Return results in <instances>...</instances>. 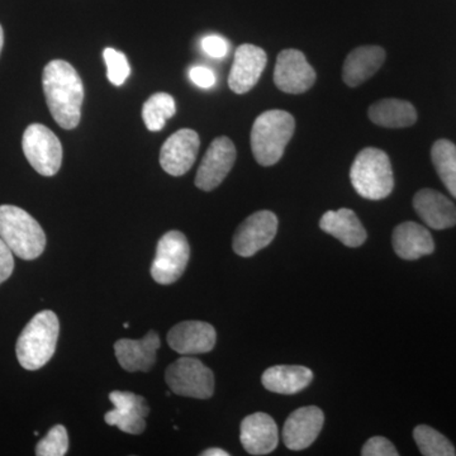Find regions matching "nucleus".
<instances>
[{"mask_svg": "<svg viewBox=\"0 0 456 456\" xmlns=\"http://www.w3.org/2000/svg\"><path fill=\"white\" fill-rule=\"evenodd\" d=\"M413 437L419 452L425 456H454L455 448L439 431L428 425L417 426Z\"/></svg>", "mask_w": 456, "mask_h": 456, "instance_id": "27", "label": "nucleus"}, {"mask_svg": "<svg viewBox=\"0 0 456 456\" xmlns=\"http://www.w3.org/2000/svg\"><path fill=\"white\" fill-rule=\"evenodd\" d=\"M369 118L374 125L386 128H406L415 125L417 112L410 102L401 99H383L371 104Z\"/></svg>", "mask_w": 456, "mask_h": 456, "instance_id": "24", "label": "nucleus"}, {"mask_svg": "<svg viewBox=\"0 0 456 456\" xmlns=\"http://www.w3.org/2000/svg\"><path fill=\"white\" fill-rule=\"evenodd\" d=\"M23 152L40 175L53 176L61 167L62 146L55 134L41 123L28 126L22 139Z\"/></svg>", "mask_w": 456, "mask_h": 456, "instance_id": "7", "label": "nucleus"}, {"mask_svg": "<svg viewBox=\"0 0 456 456\" xmlns=\"http://www.w3.org/2000/svg\"><path fill=\"white\" fill-rule=\"evenodd\" d=\"M200 455H203V456H228L230 454H228L227 452H224V450L218 449V448H212V449L206 450V452H203L202 454H200Z\"/></svg>", "mask_w": 456, "mask_h": 456, "instance_id": "34", "label": "nucleus"}, {"mask_svg": "<svg viewBox=\"0 0 456 456\" xmlns=\"http://www.w3.org/2000/svg\"><path fill=\"white\" fill-rule=\"evenodd\" d=\"M392 241L395 254L404 260H417L435 250L430 231L416 222H404L395 227Z\"/></svg>", "mask_w": 456, "mask_h": 456, "instance_id": "21", "label": "nucleus"}, {"mask_svg": "<svg viewBox=\"0 0 456 456\" xmlns=\"http://www.w3.org/2000/svg\"><path fill=\"white\" fill-rule=\"evenodd\" d=\"M176 112L175 101L167 93H156L145 102L142 107V118L147 130H163L165 123Z\"/></svg>", "mask_w": 456, "mask_h": 456, "instance_id": "26", "label": "nucleus"}, {"mask_svg": "<svg viewBox=\"0 0 456 456\" xmlns=\"http://www.w3.org/2000/svg\"><path fill=\"white\" fill-rule=\"evenodd\" d=\"M235 161L236 147L232 141L226 136L213 140L197 171V188L204 191L217 188L226 179Z\"/></svg>", "mask_w": 456, "mask_h": 456, "instance_id": "10", "label": "nucleus"}, {"mask_svg": "<svg viewBox=\"0 0 456 456\" xmlns=\"http://www.w3.org/2000/svg\"><path fill=\"white\" fill-rule=\"evenodd\" d=\"M0 239L23 260L37 259L46 248L40 224L25 209L9 204L0 206Z\"/></svg>", "mask_w": 456, "mask_h": 456, "instance_id": "4", "label": "nucleus"}, {"mask_svg": "<svg viewBox=\"0 0 456 456\" xmlns=\"http://www.w3.org/2000/svg\"><path fill=\"white\" fill-rule=\"evenodd\" d=\"M316 82V71L308 64L305 53L298 50H284L278 55L274 83L288 94H302Z\"/></svg>", "mask_w": 456, "mask_h": 456, "instance_id": "11", "label": "nucleus"}, {"mask_svg": "<svg viewBox=\"0 0 456 456\" xmlns=\"http://www.w3.org/2000/svg\"><path fill=\"white\" fill-rule=\"evenodd\" d=\"M296 130V121L285 110H268L261 113L251 130V150L255 160L263 167H272L281 160L285 147Z\"/></svg>", "mask_w": 456, "mask_h": 456, "instance_id": "2", "label": "nucleus"}, {"mask_svg": "<svg viewBox=\"0 0 456 456\" xmlns=\"http://www.w3.org/2000/svg\"><path fill=\"white\" fill-rule=\"evenodd\" d=\"M110 399L114 408L104 416L108 425L117 426L126 434L140 435L145 431V419L150 413L145 398L131 392L114 391Z\"/></svg>", "mask_w": 456, "mask_h": 456, "instance_id": "13", "label": "nucleus"}, {"mask_svg": "<svg viewBox=\"0 0 456 456\" xmlns=\"http://www.w3.org/2000/svg\"><path fill=\"white\" fill-rule=\"evenodd\" d=\"M386 61V51L380 46H362L351 51L342 68V79L345 84L356 88L371 77Z\"/></svg>", "mask_w": 456, "mask_h": 456, "instance_id": "20", "label": "nucleus"}, {"mask_svg": "<svg viewBox=\"0 0 456 456\" xmlns=\"http://www.w3.org/2000/svg\"><path fill=\"white\" fill-rule=\"evenodd\" d=\"M103 59L107 65L108 80L116 86H121L130 77L131 68L125 53L107 47L103 51Z\"/></svg>", "mask_w": 456, "mask_h": 456, "instance_id": "29", "label": "nucleus"}, {"mask_svg": "<svg viewBox=\"0 0 456 456\" xmlns=\"http://www.w3.org/2000/svg\"><path fill=\"white\" fill-rule=\"evenodd\" d=\"M200 140L196 131L183 128L171 134L160 150V165L167 174L182 176L196 163Z\"/></svg>", "mask_w": 456, "mask_h": 456, "instance_id": "12", "label": "nucleus"}, {"mask_svg": "<svg viewBox=\"0 0 456 456\" xmlns=\"http://www.w3.org/2000/svg\"><path fill=\"white\" fill-rule=\"evenodd\" d=\"M165 380L182 397L208 399L215 392V375L200 360L183 356L167 367Z\"/></svg>", "mask_w": 456, "mask_h": 456, "instance_id": "6", "label": "nucleus"}, {"mask_svg": "<svg viewBox=\"0 0 456 456\" xmlns=\"http://www.w3.org/2000/svg\"><path fill=\"white\" fill-rule=\"evenodd\" d=\"M3 45H4V32H3V27L0 26V53H2Z\"/></svg>", "mask_w": 456, "mask_h": 456, "instance_id": "35", "label": "nucleus"}, {"mask_svg": "<svg viewBox=\"0 0 456 456\" xmlns=\"http://www.w3.org/2000/svg\"><path fill=\"white\" fill-rule=\"evenodd\" d=\"M314 380L311 369L299 365H275L266 369L261 378L263 386L279 395H296L307 388Z\"/></svg>", "mask_w": 456, "mask_h": 456, "instance_id": "23", "label": "nucleus"}, {"mask_svg": "<svg viewBox=\"0 0 456 456\" xmlns=\"http://www.w3.org/2000/svg\"><path fill=\"white\" fill-rule=\"evenodd\" d=\"M202 49L207 55L215 57V59H222L227 55L228 44L221 36H207L202 40Z\"/></svg>", "mask_w": 456, "mask_h": 456, "instance_id": "31", "label": "nucleus"}, {"mask_svg": "<svg viewBox=\"0 0 456 456\" xmlns=\"http://www.w3.org/2000/svg\"><path fill=\"white\" fill-rule=\"evenodd\" d=\"M362 456H398L399 452L395 445L382 436L371 437L367 441L362 450Z\"/></svg>", "mask_w": 456, "mask_h": 456, "instance_id": "30", "label": "nucleus"}, {"mask_svg": "<svg viewBox=\"0 0 456 456\" xmlns=\"http://www.w3.org/2000/svg\"><path fill=\"white\" fill-rule=\"evenodd\" d=\"M417 215L428 227L446 230L456 224L455 204L434 189H422L413 198Z\"/></svg>", "mask_w": 456, "mask_h": 456, "instance_id": "19", "label": "nucleus"}, {"mask_svg": "<svg viewBox=\"0 0 456 456\" xmlns=\"http://www.w3.org/2000/svg\"><path fill=\"white\" fill-rule=\"evenodd\" d=\"M350 180L359 196L365 200H380L388 197L395 188L388 155L375 147L362 150L351 167Z\"/></svg>", "mask_w": 456, "mask_h": 456, "instance_id": "5", "label": "nucleus"}, {"mask_svg": "<svg viewBox=\"0 0 456 456\" xmlns=\"http://www.w3.org/2000/svg\"><path fill=\"white\" fill-rule=\"evenodd\" d=\"M68 431L62 425L53 426L49 434L36 446V455L38 456H62L68 452Z\"/></svg>", "mask_w": 456, "mask_h": 456, "instance_id": "28", "label": "nucleus"}, {"mask_svg": "<svg viewBox=\"0 0 456 456\" xmlns=\"http://www.w3.org/2000/svg\"><path fill=\"white\" fill-rule=\"evenodd\" d=\"M325 415L318 407L298 408L285 421L283 441L288 449L299 452L310 448L322 431Z\"/></svg>", "mask_w": 456, "mask_h": 456, "instance_id": "14", "label": "nucleus"}, {"mask_svg": "<svg viewBox=\"0 0 456 456\" xmlns=\"http://www.w3.org/2000/svg\"><path fill=\"white\" fill-rule=\"evenodd\" d=\"M268 62L265 51L255 45H241L236 50L232 69L228 77V86L236 94H245L259 82Z\"/></svg>", "mask_w": 456, "mask_h": 456, "instance_id": "15", "label": "nucleus"}, {"mask_svg": "<svg viewBox=\"0 0 456 456\" xmlns=\"http://www.w3.org/2000/svg\"><path fill=\"white\" fill-rule=\"evenodd\" d=\"M217 334L215 327L202 321H185L178 323L167 334L171 350L183 356L206 354L213 350Z\"/></svg>", "mask_w": 456, "mask_h": 456, "instance_id": "16", "label": "nucleus"}, {"mask_svg": "<svg viewBox=\"0 0 456 456\" xmlns=\"http://www.w3.org/2000/svg\"><path fill=\"white\" fill-rule=\"evenodd\" d=\"M320 227L347 248H359L367 241V231L351 209L326 212L321 218Z\"/></svg>", "mask_w": 456, "mask_h": 456, "instance_id": "22", "label": "nucleus"}, {"mask_svg": "<svg viewBox=\"0 0 456 456\" xmlns=\"http://www.w3.org/2000/svg\"><path fill=\"white\" fill-rule=\"evenodd\" d=\"M278 231V218L270 211H259L246 218L233 236V251L239 256H254L272 244Z\"/></svg>", "mask_w": 456, "mask_h": 456, "instance_id": "9", "label": "nucleus"}, {"mask_svg": "<svg viewBox=\"0 0 456 456\" xmlns=\"http://www.w3.org/2000/svg\"><path fill=\"white\" fill-rule=\"evenodd\" d=\"M45 97L53 119L64 130H74L82 118L84 86L77 70L64 61L53 60L42 74Z\"/></svg>", "mask_w": 456, "mask_h": 456, "instance_id": "1", "label": "nucleus"}, {"mask_svg": "<svg viewBox=\"0 0 456 456\" xmlns=\"http://www.w3.org/2000/svg\"><path fill=\"white\" fill-rule=\"evenodd\" d=\"M60 334L59 318L53 311L36 314L25 327L17 341V358L27 370H38L55 354Z\"/></svg>", "mask_w": 456, "mask_h": 456, "instance_id": "3", "label": "nucleus"}, {"mask_svg": "<svg viewBox=\"0 0 456 456\" xmlns=\"http://www.w3.org/2000/svg\"><path fill=\"white\" fill-rule=\"evenodd\" d=\"M189 75H191V82L200 88L208 89L215 86V74H213L211 69L206 68V66H194Z\"/></svg>", "mask_w": 456, "mask_h": 456, "instance_id": "33", "label": "nucleus"}, {"mask_svg": "<svg viewBox=\"0 0 456 456\" xmlns=\"http://www.w3.org/2000/svg\"><path fill=\"white\" fill-rule=\"evenodd\" d=\"M191 257V246L184 233L170 231L159 240L151 277L156 283L169 285L176 281L187 269Z\"/></svg>", "mask_w": 456, "mask_h": 456, "instance_id": "8", "label": "nucleus"}, {"mask_svg": "<svg viewBox=\"0 0 456 456\" xmlns=\"http://www.w3.org/2000/svg\"><path fill=\"white\" fill-rule=\"evenodd\" d=\"M160 347V338L150 331L141 340L121 338L114 344V353L119 365L127 371H149L154 367L156 353Z\"/></svg>", "mask_w": 456, "mask_h": 456, "instance_id": "18", "label": "nucleus"}, {"mask_svg": "<svg viewBox=\"0 0 456 456\" xmlns=\"http://www.w3.org/2000/svg\"><path fill=\"white\" fill-rule=\"evenodd\" d=\"M14 269L13 253L8 245L0 239V284L11 277Z\"/></svg>", "mask_w": 456, "mask_h": 456, "instance_id": "32", "label": "nucleus"}, {"mask_svg": "<svg viewBox=\"0 0 456 456\" xmlns=\"http://www.w3.org/2000/svg\"><path fill=\"white\" fill-rule=\"evenodd\" d=\"M432 163L449 193L456 198V145L449 140H439L431 150Z\"/></svg>", "mask_w": 456, "mask_h": 456, "instance_id": "25", "label": "nucleus"}, {"mask_svg": "<svg viewBox=\"0 0 456 456\" xmlns=\"http://www.w3.org/2000/svg\"><path fill=\"white\" fill-rule=\"evenodd\" d=\"M240 439L248 454L268 455L277 449L278 426L274 419L266 413H253L241 422Z\"/></svg>", "mask_w": 456, "mask_h": 456, "instance_id": "17", "label": "nucleus"}]
</instances>
